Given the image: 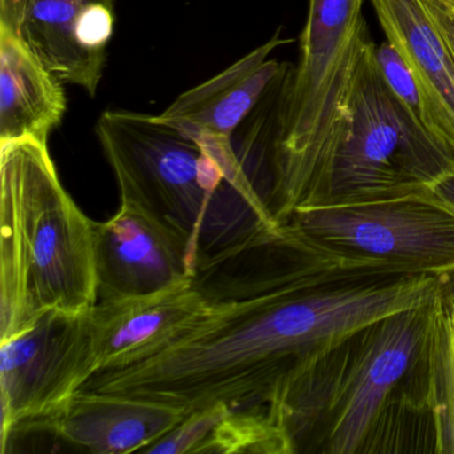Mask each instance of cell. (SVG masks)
Here are the masks:
<instances>
[{
    "label": "cell",
    "mask_w": 454,
    "mask_h": 454,
    "mask_svg": "<svg viewBox=\"0 0 454 454\" xmlns=\"http://www.w3.org/2000/svg\"><path fill=\"white\" fill-rule=\"evenodd\" d=\"M448 276L353 270L289 224L204 260L193 283L211 304L187 336L81 387L169 403L267 405L300 366L380 318L429 304Z\"/></svg>",
    "instance_id": "6da1fadb"
},
{
    "label": "cell",
    "mask_w": 454,
    "mask_h": 454,
    "mask_svg": "<svg viewBox=\"0 0 454 454\" xmlns=\"http://www.w3.org/2000/svg\"><path fill=\"white\" fill-rule=\"evenodd\" d=\"M430 304V302H429ZM429 304L392 313L300 366L267 403L294 453H381L401 413H425Z\"/></svg>",
    "instance_id": "7a4b0ae2"
},
{
    "label": "cell",
    "mask_w": 454,
    "mask_h": 454,
    "mask_svg": "<svg viewBox=\"0 0 454 454\" xmlns=\"http://www.w3.org/2000/svg\"><path fill=\"white\" fill-rule=\"evenodd\" d=\"M365 0H308L300 59L276 82L243 143L254 188L276 222L301 208L339 129L366 42Z\"/></svg>",
    "instance_id": "3957f363"
},
{
    "label": "cell",
    "mask_w": 454,
    "mask_h": 454,
    "mask_svg": "<svg viewBox=\"0 0 454 454\" xmlns=\"http://www.w3.org/2000/svg\"><path fill=\"white\" fill-rule=\"evenodd\" d=\"M97 301L94 220L63 187L47 143H0V341L50 310Z\"/></svg>",
    "instance_id": "277c9868"
},
{
    "label": "cell",
    "mask_w": 454,
    "mask_h": 454,
    "mask_svg": "<svg viewBox=\"0 0 454 454\" xmlns=\"http://www.w3.org/2000/svg\"><path fill=\"white\" fill-rule=\"evenodd\" d=\"M95 132L121 201L184 236L195 270L204 260L281 227L236 187L214 153L159 116L106 111Z\"/></svg>",
    "instance_id": "5b68a950"
},
{
    "label": "cell",
    "mask_w": 454,
    "mask_h": 454,
    "mask_svg": "<svg viewBox=\"0 0 454 454\" xmlns=\"http://www.w3.org/2000/svg\"><path fill=\"white\" fill-rule=\"evenodd\" d=\"M374 49L371 39L361 51L344 118L300 209L424 193L454 168V156L393 94Z\"/></svg>",
    "instance_id": "8992f818"
},
{
    "label": "cell",
    "mask_w": 454,
    "mask_h": 454,
    "mask_svg": "<svg viewBox=\"0 0 454 454\" xmlns=\"http://www.w3.org/2000/svg\"><path fill=\"white\" fill-rule=\"evenodd\" d=\"M286 223L318 254L355 270L454 275V209L427 192L310 207Z\"/></svg>",
    "instance_id": "52a82bcc"
},
{
    "label": "cell",
    "mask_w": 454,
    "mask_h": 454,
    "mask_svg": "<svg viewBox=\"0 0 454 454\" xmlns=\"http://www.w3.org/2000/svg\"><path fill=\"white\" fill-rule=\"evenodd\" d=\"M97 372L91 309L50 310L0 341V446L20 425L62 405Z\"/></svg>",
    "instance_id": "ba28073f"
},
{
    "label": "cell",
    "mask_w": 454,
    "mask_h": 454,
    "mask_svg": "<svg viewBox=\"0 0 454 454\" xmlns=\"http://www.w3.org/2000/svg\"><path fill=\"white\" fill-rule=\"evenodd\" d=\"M114 25V0H0V26L90 97L102 81Z\"/></svg>",
    "instance_id": "9c48e42d"
},
{
    "label": "cell",
    "mask_w": 454,
    "mask_h": 454,
    "mask_svg": "<svg viewBox=\"0 0 454 454\" xmlns=\"http://www.w3.org/2000/svg\"><path fill=\"white\" fill-rule=\"evenodd\" d=\"M193 275L187 239L139 207L121 201L110 219L95 222L97 302L158 294Z\"/></svg>",
    "instance_id": "30bf717a"
},
{
    "label": "cell",
    "mask_w": 454,
    "mask_h": 454,
    "mask_svg": "<svg viewBox=\"0 0 454 454\" xmlns=\"http://www.w3.org/2000/svg\"><path fill=\"white\" fill-rule=\"evenodd\" d=\"M292 39L273 38L248 52L209 81L180 95L159 119L192 137L220 158L238 153L235 137L288 70V63L270 58Z\"/></svg>",
    "instance_id": "8fae6325"
},
{
    "label": "cell",
    "mask_w": 454,
    "mask_h": 454,
    "mask_svg": "<svg viewBox=\"0 0 454 454\" xmlns=\"http://www.w3.org/2000/svg\"><path fill=\"white\" fill-rule=\"evenodd\" d=\"M209 312L211 304L193 278L148 296L97 302L91 318L98 372L159 355L187 336Z\"/></svg>",
    "instance_id": "7c38bea8"
},
{
    "label": "cell",
    "mask_w": 454,
    "mask_h": 454,
    "mask_svg": "<svg viewBox=\"0 0 454 454\" xmlns=\"http://www.w3.org/2000/svg\"><path fill=\"white\" fill-rule=\"evenodd\" d=\"M187 414L158 401L79 389L47 416L20 425L6 443L15 433L42 430L90 453H142Z\"/></svg>",
    "instance_id": "4fadbf2b"
},
{
    "label": "cell",
    "mask_w": 454,
    "mask_h": 454,
    "mask_svg": "<svg viewBox=\"0 0 454 454\" xmlns=\"http://www.w3.org/2000/svg\"><path fill=\"white\" fill-rule=\"evenodd\" d=\"M385 38L413 71L424 126L454 156V54L422 0H371Z\"/></svg>",
    "instance_id": "5bb4252c"
},
{
    "label": "cell",
    "mask_w": 454,
    "mask_h": 454,
    "mask_svg": "<svg viewBox=\"0 0 454 454\" xmlns=\"http://www.w3.org/2000/svg\"><path fill=\"white\" fill-rule=\"evenodd\" d=\"M67 111L63 82L15 36L0 26V143H47Z\"/></svg>",
    "instance_id": "9a60e30c"
},
{
    "label": "cell",
    "mask_w": 454,
    "mask_h": 454,
    "mask_svg": "<svg viewBox=\"0 0 454 454\" xmlns=\"http://www.w3.org/2000/svg\"><path fill=\"white\" fill-rule=\"evenodd\" d=\"M424 361L432 451L454 454V275L430 301Z\"/></svg>",
    "instance_id": "2e32d148"
},
{
    "label": "cell",
    "mask_w": 454,
    "mask_h": 454,
    "mask_svg": "<svg viewBox=\"0 0 454 454\" xmlns=\"http://www.w3.org/2000/svg\"><path fill=\"white\" fill-rule=\"evenodd\" d=\"M294 454L284 427L267 405L232 408L199 454Z\"/></svg>",
    "instance_id": "e0dca14e"
},
{
    "label": "cell",
    "mask_w": 454,
    "mask_h": 454,
    "mask_svg": "<svg viewBox=\"0 0 454 454\" xmlns=\"http://www.w3.org/2000/svg\"><path fill=\"white\" fill-rule=\"evenodd\" d=\"M224 403H215L190 411L174 429L145 448V454H199L203 443L231 411Z\"/></svg>",
    "instance_id": "ac0fdd59"
},
{
    "label": "cell",
    "mask_w": 454,
    "mask_h": 454,
    "mask_svg": "<svg viewBox=\"0 0 454 454\" xmlns=\"http://www.w3.org/2000/svg\"><path fill=\"white\" fill-rule=\"evenodd\" d=\"M374 58L381 71L382 78L387 82L393 94L424 126V102H422L421 91L414 78L413 71L409 67L403 55L395 49V44L385 41L374 49Z\"/></svg>",
    "instance_id": "d6986e66"
},
{
    "label": "cell",
    "mask_w": 454,
    "mask_h": 454,
    "mask_svg": "<svg viewBox=\"0 0 454 454\" xmlns=\"http://www.w3.org/2000/svg\"><path fill=\"white\" fill-rule=\"evenodd\" d=\"M454 54V0H422Z\"/></svg>",
    "instance_id": "ffe728a7"
},
{
    "label": "cell",
    "mask_w": 454,
    "mask_h": 454,
    "mask_svg": "<svg viewBox=\"0 0 454 454\" xmlns=\"http://www.w3.org/2000/svg\"><path fill=\"white\" fill-rule=\"evenodd\" d=\"M427 193L435 200L454 209V168L449 169L434 182L430 183L427 185Z\"/></svg>",
    "instance_id": "44dd1931"
}]
</instances>
